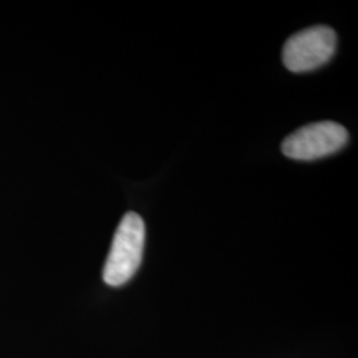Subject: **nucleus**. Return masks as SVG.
<instances>
[{
	"mask_svg": "<svg viewBox=\"0 0 358 358\" xmlns=\"http://www.w3.org/2000/svg\"><path fill=\"white\" fill-rule=\"evenodd\" d=\"M349 133L334 121H321L297 129L282 143L285 157L296 161H313L341 150Z\"/></svg>",
	"mask_w": 358,
	"mask_h": 358,
	"instance_id": "3",
	"label": "nucleus"
},
{
	"mask_svg": "<svg viewBox=\"0 0 358 358\" xmlns=\"http://www.w3.org/2000/svg\"><path fill=\"white\" fill-rule=\"evenodd\" d=\"M337 35L331 27H309L292 35L284 44L282 63L294 73L309 72L332 59Z\"/></svg>",
	"mask_w": 358,
	"mask_h": 358,
	"instance_id": "2",
	"label": "nucleus"
},
{
	"mask_svg": "<svg viewBox=\"0 0 358 358\" xmlns=\"http://www.w3.org/2000/svg\"><path fill=\"white\" fill-rule=\"evenodd\" d=\"M145 223L136 213L122 217L103 267V282L110 287L128 282L141 266L145 245Z\"/></svg>",
	"mask_w": 358,
	"mask_h": 358,
	"instance_id": "1",
	"label": "nucleus"
}]
</instances>
